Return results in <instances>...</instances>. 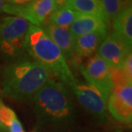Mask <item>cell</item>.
<instances>
[{"instance_id":"3957f363","label":"cell","mask_w":132,"mask_h":132,"mask_svg":"<svg viewBox=\"0 0 132 132\" xmlns=\"http://www.w3.org/2000/svg\"><path fill=\"white\" fill-rule=\"evenodd\" d=\"M23 47L34 61L46 67L66 85L71 87L77 81L60 49L42 27L29 24Z\"/></svg>"},{"instance_id":"ac0fdd59","label":"cell","mask_w":132,"mask_h":132,"mask_svg":"<svg viewBox=\"0 0 132 132\" xmlns=\"http://www.w3.org/2000/svg\"><path fill=\"white\" fill-rule=\"evenodd\" d=\"M123 70L125 72L126 75L129 78L132 79V55L131 52L128 54V55L125 58V61L123 65Z\"/></svg>"},{"instance_id":"4fadbf2b","label":"cell","mask_w":132,"mask_h":132,"mask_svg":"<svg viewBox=\"0 0 132 132\" xmlns=\"http://www.w3.org/2000/svg\"><path fill=\"white\" fill-rule=\"evenodd\" d=\"M113 21L114 32L127 45H132V9L131 5L120 13Z\"/></svg>"},{"instance_id":"9c48e42d","label":"cell","mask_w":132,"mask_h":132,"mask_svg":"<svg viewBox=\"0 0 132 132\" xmlns=\"http://www.w3.org/2000/svg\"><path fill=\"white\" fill-rule=\"evenodd\" d=\"M130 52H131V48L112 32L103 39L97 54L103 59L108 67L120 69L123 68L125 58Z\"/></svg>"},{"instance_id":"7a4b0ae2","label":"cell","mask_w":132,"mask_h":132,"mask_svg":"<svg viewBox=\"0 0 132 132\" xmlns=\"http://www.w3.org/2000/svg\"><path fill=\"white\" fill-rule=\"evenodd\" d=\"M50 78V72L34 61L18 59L2 71V90L12 99L29 101Z\"/></svg>"},{"instance_id":"ffe728a7","label":"cell","mask_w":132,"mask_h":132,"mask_svg":"<svg viewBox=\"0 0 132 132\" xmlns=\"http://www.w3.org/2000/svg\"><path fill=\"white\" fill-rule=\"evenodd\" d=\"M6 2V4L15 5V6H19V5H25L29 4L33 0H4Z\"/></svg>"},{"instance_id":"5b68a950","label":"cell","mask_w":132,"mask_h":132,"mask_svg":"<svg viewBox=\"0 0 132 132\" xmlns=\"http://www.w3.org/2000/svg\"><path fill=\"white\" fill-rule=\"evenodd\" d=\"M58 8L59 7L51 0H33L29 4L19 6L4 4L3 12L22 17L33 26L40 27Z\"/></svg>"},{"instance_id":"7c38bea8","label":"cell","mask_w":132,"mask_h":132,"mask_svg":"<svg viewBox=\"0 0 132 132\" xmlns=\"http://www.w3.org/2000/svg\"><path fill=\"white\" fill-rule=\"evenodd\" d=\"M45 31L53 43L60 49L65 59L71 57L74 51L75 38L70 32L69 28L58 27L50 23L46 27Z\"/></svg>"},{"instance_id":"e0dca14e","label":"cell","mask_w":132,"mask_h":132,"mask_svg":"<svg viewBox=\"0 0 132 132\" xmlns=\"http://www.w3.org/2000/svg\"><path fill=\"white\" fill-rule=\"evenodd\" d=\"M16 117V114L15 112L0 101V122L5 128H7V130Z\"/></svg>"},{"instance_id":"52a82bcc","label":"cell","mask_w":132,"mask_h":132,"mask_svg":"<svg viewBox=\"0 0 132 132\" xmlns=\"http://www.w3.org/2000/svg\"><path fill=\"white\" fill-rule=\"evenodd\" d=\"M82 108L100 121H105L107 102L102 94L89 83L75 82L71 86Z\"/></svg>"},{"instance_id":"8992f818","label":"cell","mask_w":132,"mask_h":132,"mask_svg":"<svg viewBox=\"0 0 132 132\" xmlns=\"http://www.w3.org/2000/svg\"><path fill=\"white\" fill-rule=\"evenodd\" d=\"M80 69L87 82L94 85L107 102L113 85L108 67L103 59L98 54H95L89 57L85 65L80 67Z\"/></svg>"},{"instance_id":"6da1fadb","label":"cell","mask_w":132,"mask_h":132,"mask_svg":"<svg viewBox=\"0 0 132 132\" xmlns=\"http://www.w3.org/2000/svg\"><path fill=\"white\" fill-rule=\"evenodd\" d=\"M37 127L68 125L73 121L75 106L70 90L63 82L49 78L33 97Z\"/></svg>"},{"instance_id":"5bb4252c","label":"cell","mask_w":132,"mask_h":132,"mask_svg":"<svg viewBox=\"0 0 132 132\" xmlns=\"http://www.w3.org/2000/svg\"><path fill=\"white\" fill-rule=\"evenodd\" d=\"M105 21L109 23L131 5L130 0H98Z\"/></svg>"},{"instance_id":"30bf717a","label":"cell","mask_w":132,"mask_h":132,"mask_svg":"<svg viewBox=\"0 0 132 132\" xmlns=\"http://www.w3.org/2000/svg\"><path fill=\"white\" fill-rule=\"evenodd\" d=\"M107 22L99 16L84 15L77 12V16L70 27V32L74 38L87 33L102 32L107 33Z\"/></svg>"},{"instance_id":"d6986e66","label":"cell","mask_w":132,"mask_h":132,"mask_svg":"<svg viewBox=\"0 0 132 132\" xmlns=\"http://www.w3.org/2000/svg\"><path fill=\"white\" fill-rule=\"evenodd\" d=\"M8 132H25L22 127V123L19 121L17 117H16L11 123V125L8 128Z\"/></svg>"},{"instance_id":"ba28073f","label":"cell","mask_w":132,"mask_h":132,"mask_svg":"<svg viewBox=\"0 0 132 132\" xmlns=\"http://www.w3.org/2000/svg\"><path fill=\"white\" fill-rule=\"evenodd\" d=\"M107 108L112 117L119 122L132 121V85L113 86L107 100Z\"/></svg>"},{"instance_id":"277c9868","label":"cell","mask_w":132,"mask_h":132,"mask_svg":"<svg viewBox=\"0 0 132 132\" xmlns=\"http://www.w3.org/2000/svg\"><path fill=\"white\" fill-rule=\"evenodd\" d=\"M29 22L15 15L0 17V51L5 55L16 57L24 50V39Z\"/></svg>"},{"instance_id":"2e32d148","label":"cell","mask_w":132,"mask_h":132,"mask_svg":"<svg viewBox=\"0 0 132 132\" xmlns=\"http://www.w3.org/2000/svg\"><path fill=\"white\" fill-rule=\"evenodd\" d=\"M75 16H77V12L65 5V6L58 8L50 15L49 18L51 24L58 27L69 28L72 22L74 21Z\"/></svg>"},{"instance_id":"cb8c5ba5","label":"cell","mask_w":132,"mask_h":132,"mask_svg":"<svg viewBox=\"0 0 132 132\" xmlns=\"http://www.w3.org/2000/svg\"><path fill=\"white\" fill-rule=\"evenodd\" d=\"M116 132H121V131H116Z\"/></svg>"},{"instance_id":"7402d4cb","label":"cell","mask_w":132,"mask_h":132,"mask_svg":"<svg viewBox=\"0 0 132 132\" xmlns=\"http://www.w3.org/2000/svg\"><path fill=\"white\" fill-rule=\"evenodd\" d=\"M0 132H8L7 128H5L4 126L2 125L1 122H0Z\"/></svg>"},{"instance_id":"603a6c76","label":"cell","mask_w":132,"mask_h":132,"mask_svg":"<svg viewBox=\"0 0 132 132\" xmlns=\"http://www.w3.org/2000/svg\"><path fill=\"white\" fill-rule=\"evenodd\" d=\"M4 5V0H0V13L3 11V7Z\"/></svg>"},{"instance_id":"8fae6325","label":"cell","mask_w":132,"mask_h":132,"mask_svg":"<svg viewBox=\"0 0 132 132\" xmlns=\"http://www.w3.org/2000/svg\"><path fill=\"white\" fill-rule=\"evenodd\" d=\"M107 33L94 32L75 38L73 53L78 57H90L98 51V49Z\"/></svg>"},{"instance_id":"44dd1931","label":"cell","mask_w":132,"mask_h":132,"mask_svg":"<svg viewBox=\"0 0 132 132\" xmlns=\"http://www.w3.org/2000/svg\"><path fill=\"white\" fill-rule=\"evenodd\" d=\"M51 1L54 2L55 4L58 5V7L65 6L67 4V0H51Z\"/></svg>"},{"instance_id":"9a60e30c","label":"cell","mask_w":132,"mask_h":132,"mask_svg":"<svg viewBox=\"0 0 132 132\" xmlns=\"http://www.w3.org/2000/svg\"><path fill=\"white\" fill-rule=\"evenodd\" d=\"M66 6L77 13L99 16L104 19L98 0H67Z\"/></svg>"}]
</instances>
